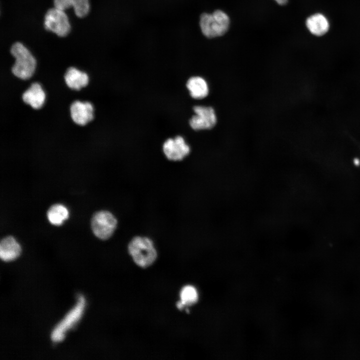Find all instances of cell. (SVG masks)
<instances>
[{
  "mask_svg": "<svg viewBox=\"0 0 360 360\" xmlns=\"http://www.w3.org/2000/svg\"><path fill=\"white\" fill-rule=\"evenodd\" d=\"M20 246L13 236H7L1 240L0 257L2 260H13L20 255Z\"/></svg>",
  "mask_w": 360,
  "mask_h": 360,
  "instance_id": "5bb4252c",
  "label": "cell"
},
{
  "mask_svg": "<svg viewBox=\"0 0 360 360\" xmlns=\"http://www.w3.org/2000/svg\"><path fill=\"white\" fill-rule=\"evenodd\" d=\"M166 157L172 161H180L186 157L190 152V148L182 136L167 138L162 146Z\"/></svg>",
  "mask_w": 360,
  "mask_h": 360,
  "instance_id": "ba28073f",
  "label": "cell"
},
{
  "mask_svg": "<svg viewBox=\"0 0 360 360\" xmlns=\"http://www.w3.org/2000/svg\"><path fill=\"white\" fill-rule=\"evenodd\" d=\"M91 228L96 236L102 240L110 238L117 226V220L110 212L100 210L95 212L91 219Z\"/></svg>",
  "mask_w": 360,
  "mask_h": 360,
  "instance_id": "8992f818",
  "label": "cell"
},
{
  "mask_svg": "<svg viewBox=\"0 0 360 360\" xmlns=\"http://www.w3.org/2000/svg\"><path fill=\"white\" fill-rule=\"evenodd\" d=\"M184 306L183 304L180 302H178L176 304V307L178 309L180 310H182L183 308H184Z\"/></svg>",
  "mask_w": 360,
  "mask_h": 360,
  "instance_id": "d6986e66",
  "label": "cell"
},
{
  "mask_svg": "<svg viewBox=\"0 0 360 360\" xmlns=\"http://www.w3.org/2000/svg\"><path fill=\"white\" fill-rule=\"evenodd\" d=\"M306 26L312 35L320 37L328 32L330 24L328 18L324 14L316 12L306 18Z\"/></svg>",
  "mask_w": 360,
  "mask_h": 360,
  "instance_id": "30bf717a",
  "label": "cell"
},
{
  "mask_svg": "<svg viewBox=\"0 0 360 360\" xmlns=\"http://www.w3.org/2000/svg\"><path fill=\"white\" fill-rule=\"evenodd\" d=\"M69 212L63 204H56L52 205L47 212V218L49 222L54 226H60L68 219Z\"/></svg>",
  "mask_w": 360,
  "mask_h": 360,
  "instance_id": "2e32d148",
  "label": "cell"
},
{
  "mask_svg": "<svg viewBox=\"0 0 360 360\" xmlns=\"http://www.w3.org/2000/svg\"><path fill=\"white\" fill-rule=\"evenodd\" d=\"M228 16L221 10L212 14L203 13L200 16V26L203 34L212 38L224 35L230 26Z\"/></svg>",
  "mask_w": 360,
  "mask_h": 360,
  "instance_id": "3957f363",
  "label": "cell"
},
{
  "mask_svg": "<svg viewBox=\"0 0 360 360\" xmlns=\"http://www.w3.org/2000/svg\"><path fill=\"white\" fill-rule=\"evenodd\" d=\"M10 52L15 58L12 73L22 80L30 78L36 68V60L31 52L23 44L17 42L11 46Z\"/></svg>",
  "mask_w": 360,
  "mask_h": 360,
  "instance_id": "6da1fadb",
  "label": "cell"
},
{
  "mask_svg": "<svg viewBox=\"0 0 360 360\" xmlns=\"http://www.w3.org/2000/svg\"><path fill=\"white\" fill-rule=\"evenodd\" d=\"M275 0L280 5H285L288 2V0Z\"/></svg>",
  "mask_w": 360,
  "mask_h": 360,
  "instance_id": "ac0fdd59",
  "label": "cell"
},
{
  "mask_svg": "<svg viewBox=\"0 0 360 360\" xmlns=\"http://www.w3.org/2000/svg\"><path fill=\"white\" fill-rule=\"evenodd\" d=\"M194 114L189 119L190 128L195 130H209L216 124L217 116L213 108L196 105L193 107Z\"/></svg>",
  "mask_w": 360,
  "mask_h": 360,
  "instance_id": "52a82bcc",
  "label": "cell"
},
{
  "mask_svg": "<svg viewBox=\"0 0 360 360\" xmlns=\"http://www.w3.org/2000/svg\"><path fill=\"white\" fill-rule=\"evenodd\" d=\"M128 251L135 264L142 268L151 266L158 256L152 241L147 237L133 238L128 245Z\"/></svg>",
  "mask_w": 360,
  "mask_h": 360,
  "instance_id": "7a4b0ae2",
  "label": "cell"
},
{
  "mask_svg": "<svg viewBox=\"0 0 360 360\" xmlns=\"http://www.w3.org/2000/svg\"><path fill=\"white\" fill-rule=\"evenodd\" d=\"M180 302L184 306H192L198 300V294L196 289L192 286H184L180 292Z\"/></svg>",
  "mask_w": 360,
  "mask_h": 360,
  "instance_id": "e0dca14e",
  "label": "cell"
},
{
  "mask_svg": "<svg viewBox=\"0 0 360 360\" xmlns=\"http://www.w3.org/2000/svg\"><path fill=\"white\" fill-rule=\"evenodd\" d=\"M54 7L65 10L73 8L76 16L82 18L86 16L90 10L89 0H54Z\"/></svg>",
  "mask_w": 360,
  "mask_h": 360,
  "instance_id": "7c38bea8",
  "label": "cell"
},
{
  "mask_svg": "<svg viewBox=\"0 0 360 360\" xmlns=\"http://www.w3.org/2000/svg\"><path fill=\"white\" fill-rule=\"evenodd\" d=\"M85 304L84 297L82 295L78 296L76 305L53 330L51 334L53 342H60L64 340L66 332L72 328L82 317Z\"/></svg>",
  "mask_w": 360,
  "mask_h": 360,
  "instance_id": "5b68a950",
  "label": "cell"
},
{
  "mask_svg": "<svg viewBox=\"0 0 360 360\" xmlns=\"http://www.w3.org/2000/svg\"><path fill=\"white\" fill-rule=\"evenodd\" d=\"M64 78L68 88L78 90L86 86L88 82V74L74 67L67 69Z\"/></svg>",
  "mask_w": 360,
  "mask_h": 360,
  "instance_id": "9a60e30c",
  "label": "cell"
},
{
  "mask_svg": "<svg viewBox=\"0 0 360 360\" xmlns=\"http://www.w3.org/2000/svg\"><path fill=\"white\" fill-rule=\"evenodd\" d=\"M70 113L74 123L84 126L93 119L94 108L89 102L76 100L70 106Z\"/></svg>",
  "mask_w": 360,
  "mask_h": 360,
  "instance_id": "9c48e42d",
  "label": "cell"
},
{
  "mask_svg": "<svg viewBox=\"0 0 360 360\" xmlns=\"http://www.w3.org/2000/svg\"><path fill=\"white\" fill-rule=\"evenodd\" d=\"M44 28L60 37L66 36L70 31L71 26L64 10L55 7L49 8L44 16Z\"/></svg>",
  "mask_w": 360,
  "mask_h": 360,
  "instance_id": "277c9868",
  "label": "cell"
},
{
  "mask_svg": "<svg viewBox=\"0 0 360 360\" xmlns=\"http://www.w3.org/2000/svg\"><path fill=\"white\" fill-rule=\"evenodd\" d=\"M45 98V93L38 82L32 83L22 94L24 102L34 109L40 108L44 104Z\"/></svg>",
  "mask_w": 360,
  "mask_h": 360,
  "instance_id": "4fadbf2b",
  "label": "cell"
},
{
  "mask_svg": "<svg viewBox=\"0 0 360 360\" xmlns=\"http://www.w3.org/2000/svg\"><path fill=\"white\" fill-rule=\"evenodd\" d=\"M186 88L190 97L200 100L206 98L209 93V86L206 80L198 76L188 78L186 84Z\"/></svg>",
  "mask_w": 360,
  "mask_h": 360,
  "instance_id": "8fae6325",
  "label": "cell"
}]
</instances>
